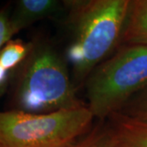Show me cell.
<instances>
[{"instance_id":"obj_10","label":"cell","mask_w":147,"mask_h":147,"mask_svg":"<svg viewBox=\"0 0 147 147\" xmlns=\"http://www.w3.org/2000/svg\"><path fill=\"white\" fill-rule=\"evenodd\" d=\"M119 113L133 119L147 123V88L131 97Z\"/></svg>"},{"instance_id":"obj_11","label":"cell","mask_w":147,"mask_h":147,"mask_svg":"<svg viewBox=\"0 0 147 147\" xmlns=\"http://www.w3.org/2000/svg\"><path fill=\"white\" fill-rule=\"evenodd\" d=\"M11 4L7 3L0 8V50L16 34L11 23Z\"/></svg>"},{"instance_id":"obj_2","label":"cell","mask_w":147,"mask_h":147,"mask_svg":"<svg viewBox=\"0 0 147 147\" xmlns=\"http://www.w3.org/2000/svg\"><path fill=\"white\" fill-rule=\"evenodd\" d=\"M67 65L53 44L42 37L30 41V52L11 73L7 110L43 115L85 106Z\"/></svg>"},{"instance_id":"obj_3","label":"cell","mask_w":147,"mask_h":147,"mask_svg":"<svg viewBox=\"0 0 147 147\" xmlns=\"http://www.w3.org/2000/svg\"><path fill=\"white\" fill-rule=\"evenodd\" d=\"M87 105L100 121L147 88V46L121 45L84 83Z\"/></svg>"},{"instance_id":"obj_12","label":"cell","mask_w":147,"mask_h":147,"mask_svg":"<svg viewBox=\"0 0 147 147\" xmlns=\"http://www.w3.org/2000/svg\"><path fill=\"white\" fill-rule=\"evenodd\" d=\"M11 72L6 69L0 64V96L7 92L10 86Z\"/></svg>"},{"instance_id":"obj_8","label":"cell","mask_w":147,"mask_h":147,"mask_svg":"<svg viewBox=\"0 0 147 147\" xmlns=\"http://www.w3.org/2000/svg\"><path fill=\"white\" fill-rule=\"evenodd\" d=\"M30 52V42H24L20 38L11 39L0 50V64L10 72H13Z\"/></svg>"},{"instance_id":"obj_4","label":"cell","mask_w":147,"mask_h":147,"mask_svg":"<svg viewBox=\"0 0 147 147\" xmlns=\"http://www.w3.org/2000/svg\"><path fill=\"white\" fill-rule=\"evenodd\" d=\"M94 119L88 105L43 115L0 111V147H71Z\"/></svg>"},{"instance_id":"obj_9","label":"cell","mask_w":147,"mask_h":147,"mask_svg":"<svg viewBox=\"0 0 147 147\" xmlns=\"http://www.w3.org/2000/svg\"><path fill=\"white\" fill-rule=\"evenodd\" d=\"M71 147H113L106 124H98L91 128Z\"/></svg>"},{"instance_id":"obj_5","label":"cell","mask_w":147,"mask_h":147,"mask_svg":"<svg viewBox=\"0 0 147 147\" xmlns=\"http://www.w3.org/2000/svg\"><path fill=\"white\" fill-rule=\"evenodd\" d=\"M65 10L64 1L18 0L11 11V23L16 34L38 21L56 16Z\"/></svg>"},{"instance_id":"obj_1","label":"cell","mask_w":147,"mask_h":147,"mask_svg":"<svg viewBox=\"0 0 147 147\" xmlns=\"http://www.w3.org/2000/svg\"><path fill=\"white\" fill-rule=\"evenodd\" d=\"M131 0L64 1L70 38L65 60L74 83L84 84L92 72L119 48Z\"/></svg>"},{"instance_id":"obj_7","label":"cell","mask_w":147,"mask_h":147,"mask_svg":"<svg viewBox=\"0 0 147 147\" xmlns=\"http://www.w3.org/2000/svg\"><path fill=\"white\" fill-rule=\"evenodd\" d=\"M147 46V0H131L120 45Z\"/></svg>"},{"instance_id":"obj_6","label":"cell","mask_w":147,"mask_h":147,"mask_svg":"<svg viewBox=\"0 0 147 147\" xmlns=\"http://www.w3.org/2000/svg\"><path fill=\"white\" fill-rule=\"evenodd\" d=\"M113 147H147V123L115 113L107 119Z\"/></svg>"}]
</instances>
